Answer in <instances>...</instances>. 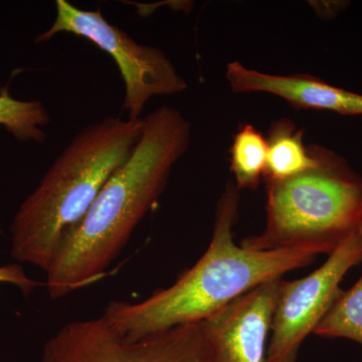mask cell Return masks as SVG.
I'll use <instances>...</instances> for the list:
<instances>
[{
	"label": "cell",
	"mask_w": 362,
	"mask_h": 362,
	"mask_svg": "<svg viewBox=\"0 0 362 362\" xmlns=\"http://www.w3.org/2000/svg\"><path fill=\"white\" fill-rule=\"evenodd\" d=\"M142 120L141 137L129 160L107 181L45 272L52 299L106 276L136 226L161 197L173 166L187 151L192 126L177 109L160 107Z\"/></svg>",
	"instance_id": "1"
},
{
	"label": "cell",
	"mask_w": 362,
	"mask_h": 362,
	"mask_svg": "<svg viewBox=\"0 0 362 362\" xmlns=\"http://www.w3.org/2000/svg\"><path fill=\"white\" fill-rule=\"evenodd\" d=\"M240 194L228 185L218 204L213 240L204 256L175 284L139 303L112 301L103 318L128 340L141 339L182 325L202 322L255 287L310 265L312 252L297 250L256 251L237 246L233 226Z\"/></svg>",
	"instance_id": "2"
},
{
	"label": "cell",
	"mask_w": 362,
	"mask_h": 362,
	"mask_svg": "<svg viewBox=\"0 0 362 362\" xmlns=\"http://www.w3.org/2000/svg\"><path fill=\"white\" fill-rule=\"evenodd\" d=\"M142 126V119L107 117L74 137L14 214V261L47 272L107 181L129 160Z\"/></svg>",
	"instance_id": "3"
},
{
	"label": "cell",
	"mask_w": 362,
	"mask_h": 362,
	"mask_svg": "<svg viewBox=\"0 0 362 362\" xmlns=\"http://www.w3.org/2000/svg\"><path fill=\"white\" fill-rule=\"evenodd\" d=\"M315 150V164L304 173L266 181L265 228L240 246L330 255L361 228V176L331 150Z\"/></svg>",
	"instance_id": "4"
},
{
	"label": "cell",
	"mask_w": 362,
	"mask_h": 362,
	"mask_svg": "<svg viewBox=\"0 0 362 362\" xmlns=\"http://www.w3.org/2000/svg\"><path fill=\"white\" fill-rule=\"evenodd\" d=\"M56 11L54 23L37 35L35 42H49L58 33H71L110 54L125 84L123 107L131 120L141 119L152 97L170 96L187 90L185 78L163 52L138 44L118 26L111 25L100 8L84 11L66 0H57Z\"/></svg>",
	"instance_id": "5"
},
{
	"label": "cell",
	"mask_w": 362,
	"mask_h": 362,
	"mask_svg": "<svg viewBox=\"0 0 362 362\" xmlns=\"http://www.w3.org/2000/svg\"><path fill=\"white\" fill-rule=\"evenodd\" d=\"M201 324L128 340L103 317L74 321L45 343L40 362H213Z\"/></svg>",
	"instance_id": "6"
},
{
	"label": "cell",
	"mask_w": 362,
	"mask_h": 362,
	"mask_svg": "<svg viewBox=\"0 0 362 362\" xmlns=\"http://www.w3.org/2000/svg\"><path fill=\"white\" fill-rule=\"evenodd\" d=\"M362 262V226L310 275L281 283L266 362H297L305 338L314 333L343 290L347 272Z\"/></svg>",
	"instance_id": "7"
},
{
	"label": "cell",
	"mask_w": 362,
	"mask_h": 362,
	"mask_svg": "<svg viewBox=\"0 0 362 362\" xmlns=\"http://www.w3.org/2000/svg\"><path fill=\"white\" fill-rule=\"evenodd\" d=\"M281 283H262L202 321L213 362H266Z\"/></svg>",
	"instance_id": "8"
},
{
	"label": "cell",
	"mask_w": 362,
	"mask_h": 362,
	"mask_svg": "<svg viewBox=\"0 0 362 362\" xmlns=\"http://www.w3.org/2000/svg\"><path fill=\"white\" fill-rule=\"evenodd\" d=\"M226 80L235 93H268L299 109L362 115V95L309 75L279 76L252 70L239 62L226 66Z\"/></svg>",
	"instance_id": "9"
},
{
	"label": "cell",
	"mask_w": 362,
	"mask_h": 362,
	"mask_svg": "<svg viewBox=\"0 0 362 362\" xmlns=\"http://www.w3.org/2000/svg\"><path fill=\"white\" fill-rule=\"evenodd\" d=\"M266 139V181L287 180L315 164V145L307 147L303 129L298 128L289 119H280L272 124Z\"/></svg>",
	"instance_id": "10"
},
{
	"label": "cell",
	"mask_w": 362,
	"mask_h": 362,
	"mask_svg": "<svg viewBox=\"0 0 362 362\" xmlns=\"http://www.w3.org/2000/svg\"><path fill=\"white\" fill-rule=\"evenodd\" d=\"M49 123L51 114L42 101L16 99L8 86L0 89V126L18 141L44 143Z\"/></svg>",
	"instance_id": "11"
},
{
	"label": "cell",
	"mask_w": 362,
	"mask_h": 362,
	"mask_svg": "<svg viewBox=\"0 0 362 362\" xmlns=\"http://www.w3.org/2000/svg\"><path fill=\"white\" fill-rule=\"evenodd\" d=\"M230 170L238 190H255L266 173L268 146L265 136L250 124L240 126L230 147Z\"/></svg>",
	"instance_id": "12"
},
{
	"label": "cell",
	"mask_w": 362,
	"mask_h": 362,
	"mask_svg": "<svg viewBox=\"0 0 362 362\" xmlns=\"http://www.w3.org/2000/svg\"><path fill=\"white\" fill-rule=\"evenodd\" d=\"M314 334L346 338L362 345V276L351 289L343 291L318 324Z\"/></svg>",
	"instance_id": "13"
},
{
	"label": "cell",
	"mask_w": 362,
	"mask_h": 362,
	"mask_svg": "<svg viewBox=\"0 0 362 362\" xmlns=\"http://www.w3.org/2000/svg\"><path fill=\"white\" fill-rule=\"evenodd\" d=\"M0 220V233H1ZM0 283H7L18 287L25 296H28L39 286V282L28 277L18 264L0 266Z\"/></svg>",
	"instance_id": "14"
}]
</instances>
